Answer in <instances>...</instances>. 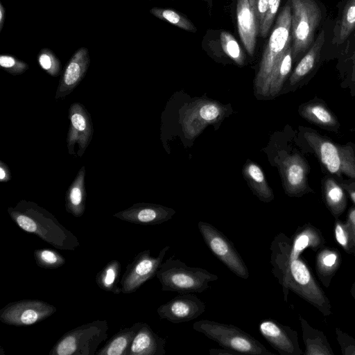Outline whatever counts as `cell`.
Here are the masks:
<instances>
[{
	"label": "cell",
	"instance_id": "cell-32",
	"mask_svg": "<svg viewBox=\"0 0 355 355\" xmlns=\"http://www.w3.org/2000/svg\"><path fill=\"white\" fill-rule=\"evenodd\" d=\"M355 28V0H348L343 10L334 42L343 44Z\"/></svg>",
	"mask_w": 355,
	"mask_h": 355
},
{
	"label": "cell",
	"instance_id": "cell-30",
	"mask_svg": "<svg viewBox=\"0 0 355 355\" xmlns=\"http://www.w3.org/2000/svg\"><path fill=\"white\" fill-rule=\"evenodd\" d=\"M120 272V262L116 259L111 260L96 274V283L103 291L120 294L121 289L118 286Z\"/></svg>",
	"mask_w": 355,
	"mask_h": 355
},
{
	"label": "cell",
	"instance_id": "cell-21",
	"mask_svg": "<svg viewBox=\"0 0 355 355\" xmlns=\"http://www.w3.org/2000/svg\"><path fill=\"white\" fill-rule=\"evenodd\" d=\"M316 252L315 270L318 277L326 288H329L340 266L341 254L336 248L325 245Z\"/></svg>",
	"mask_w": 355,
	"mask_h": 355
},
{
	"label": "cell",
	"instance_id": "cell-31",
	"mask_svg": "<svg viewBox=\"0 0 355 355\" xmlns=\"http://www.w3.org/2000/svg\"><path fill=\"white\" fill-rule=\"evenodd\" d=\"M300 115L305 119L324 127L338 125V121L334 114L323 104L308 103L300 109Z\"/></svg>",
	"mask_w": 355,
	"mask_h": 355
},
{
	"label": "cell",
	"instance_id": "cell-6",
	"mask_svg": "<svg viewBox=\"0 0 355 355\" xmlns=\"http://www.w3.org/2000/svg\"><path fill=\"white\" fill-rule=\"evenodd\" d=\"M107 320H94L64 333L53 345L49 355H94L107 338Z\"/></svg>",
	"mask_w": 355,
	"mask_h": 355
},
{
	"label": "cell",
	"instance_id": "cell-42",
	"mask_svg": "<svg viewBox=\"0 0 355 355\" xmlns=\"http://www.w3.org/2000/svg\"><path fill=\"white\" fill-rule=\"evenodd\" d=\"M270 0H257V11L260 26L268 9Z\"/></svg>",
	"mask_w": 355,
	"mask_h": 355
},
{
	"label": "cell",
	"instance_id": "cell-9",
	"mask_svg": "<svg viewBox=\"0 0 355 355\" xmlns=\"http://www.w3.org/2000/svg\"><path fill=\"white\" fill-rule=\"evenodd\" d=\"M198 228L209 249L231 272L241 279L249 278L247 265L234 243L222 232L204 221L198 223Z\"/></svg>",
	"mask_w": 355,
	"mask_h": 355
},
{
	"label": "cell",
	"instance_id": "cell-43",
	"mask_svg": "<svg viewBox=\"0 0 355 355\" xmlns=\"http://www.w3.org/2000/svg\"><path fill=\"white\" fill-rule=\"evenodd\" d=\"M11 179V173L8 166L0 162V182H6Z\"/></svg>",
	"mask_w": 355,
	"mask_h": 355
},
{
	"label": "cell",
	"instance_id": "cell-29",
	"mask_svg": "<svg viewBox=\"0 0 355 355\" xmlns=\"http://www.w3.org/2000/svg\"><path fill=\"white\" fill-rule=\"evenodd\" d=\"M323 194L327 207L335 218H338L347 207V197L343 187L334 179L327 178L323 184Z\"/></svg>",
	"mask_w": 355,
	"mask_h": 355
},
{
	"label": "cell",
	"instance_id": "cell-19",
	"mask_svg": "<svg viewBox=\"0 0 355 355\" xmlns=\"http://www.w3.org/2000/svg\"><path fill=\"white\" fill-rule=\"evenodd\" d=\"M284 187L290 196H300L309 191L307 184L308 166L298 154L285 157L281 163Z\"/></svg>",
	"mask_w": 355,
	"mask_h": 355
},
{
	"label": "cell",
	"instance_id": "cell-27",
	"mask_svg": "<svg viewBox=\"0 0 355 355\" xmlns=\"http://www.w3.org/2000/svg\"><path fill=\"white\" fill-rule=\"evenodd\" d=\"M292 46H289L277 62L268 80L265 97H274L282 89L291 72L293 62Z\"/></svg>",
	"mask_w": 355,
	"mask_h": 355
},
{
	"label": "cell",
	"instance_id": "cell-10",
	"mask_svg": "<svg viewBox=\"0 0 355 355\" xmlns=\"http://www.w3.org/2000/svg\"><path fill=\"white\" fill-rule=\"evenodd\" d=\"M169 249V245L164 246L155 257L151 255L150 250L138 253L127 265L120 281L121 293L129 294L135 292L145 282L156 276Z\"/></svg>",
	"mask_w": 355,
	"mask_h": 355
},
{
	"label": "cell",
	"instance_id": "cell-46",
	"mask_svg": "<svg viewBox=\"0 0 355 355\" xmlns=\"http://www.w3.org/2000/svg\"><path fill=\"white\" fill-rule=\"evenodd\" d=\"M343 187H345V189L349 193L352 201L355 205V188L354 187H349V186H345H345L343 185Z\"/></svg>",
	"mask_w": 355,
	"mask_h": 355
},
{
	"label": "cell",
	"instance_id": "cell-48",
	"mask_svg": "<svg viewBox=\"0 0 355 355\" xmlns=\"http://www.w3.org/2000/svg\"><path fill=\"white\" fill-rule=\"evenodd\" d=\"M350 293L355 300V282L352 285Z\"/></svg>",
	"mask_w": 355,
	"mask_h": 355
},
{
	"label": "cell",
	"instance_id": "cell-3",
	"mask_svg": "<svg viewBox=\"0 0 355 355\" xmlns=\"http://www.w3.org/2000/svg\"><path fill=\"white\" fill-rule=\"evenodd\" d=\"M156 277L163 291L180 293H200L210 286L218 277L206 269L187 266L173 256L162 263Z\"/></svg>",
	"mask_w": 355,
	"mask_h": 355
},
{
	"label": "cell",
	"instance_id": "cell-2",
	"mask_svg": "<svg viewBox=\"0 0 355 355\" xmlns=\"http://www.w3.org/2000/svg\"><path fill=\"white\" fill-rule=\"evenodd\" d=\"M9 216L22 230L33 234L54 248L75 250L80 246L78 238L63 226L51 212L35 202L20 200L8 209Z\"/></svg>",
	"mask_w": 355,
	"mask_h": 355
},
{
	"label": "cell",
	"instance_id": "cell-13",
	"mask_svg": "<svg viewBox=\"0 0 355 355\" xmlns=\"http://www.w3.org/2000/svg\"><path fill=\"white\" fill-rule=\"evenodd\" d=\"M261 336L280 355L303 354L298 342L297 332L273 319H263L259 324Z\"/></svg>",
	"mask_w": 355,
	"mask_h": 355
},
{
	"label": "cell",
	"instance_id": "cell-47",
	"mask_svg": "<svg viewBox=\"0 0 355 355\" xmlns=\"http://www.w3.org/2000/svg\"><path fill=\"white\" fill-rule=\"evenodd\" d=\"M354 38H355V35H354ZM352 63H353V65H352V80L355 83V49H354V54L352 55Z\"/></svg>",
	"mask_w": 355,
	"mask_h": 355
},
{
	"label": "cell",
	"instance_id": "cell-7",
	"mask_svg": "<svg viewBox=\"0 0 355 355\" xmlns=\"http://www.w3.org/2000/svg\"><path fill=\"white\" fill-rule=\"evenodd\" d=\"M291 8L293 57L309 50L322 19V12L314 0H288Z\"/></svg>",
	"mask_w": 355,
	"mask_h": 355
},
{
	"label": "cell",
	"instance_id": "cell-39",
	"mask_svg": "<svg viewBox=\"0 0 355 355\" xmlns=\"http://www.w3.org/2000/svg\"><path fill=\"white\" fill-rule=\"evenodd\" d=\"M281 0H270L268 9L260 26L259 34L266 37L278 11Z\"/></svg>",
	"mask_w": 355,
	"mask_h": 355
},
{
	"label": "cell",
	"instance_id": "cell-35",
	"mask_svg": "<svg viewBox=\"0 0 355 355\" xmlns=\"http://www.w3.org/2000/svg\"><path fill=\"white\" fill-rule=\"evenodd\" d=\"M222 49L225 53L239 65H243L245 56L236 39L228 32L223 31L220 35Z\"/></svg>",
	"mask_w": 355,
	"mask_h": 355
},
{
	"label": "cell",
	"instance_id": "cell-44",
	"mask_svg": "<svg viewBox=\"0 0 355 355\" xmlns=\"http://www.w3.org/2000/svg\"><path fill=\"white\" fill-rule=\"evenodd\" d=\"M210 355H234L238 354L239 353L223 347V349H210L209 351Z\"/></svg>",
	"mask_w": 355,
	"mask_h": 355
},
{
	"label": "cell",
	"instance_id": "cell-17",
	"mask_svg": "<svg viewBox=\"0 0 355 355\" xmlns=\"http://www.w3.org/2000/svg\"><path fill=\"white\" fill-rule=\"evenodd\" d=\"M236 19L240 39L248 54L252 56L260 31L257 0H237Z\"/></svg>",
	"mask_w": 355,
	"mask_h": 355
},
{
	"label": "cell",
	"instance_id": "cell-26",
	"mask_svg": "<svg viewBox=\"0 0 355 355\" xmlns=\"http://www.w3.org/2000/svg\"><path fill=\"white\" fill-rule=\"evenodd\" d=\"M243 173L251 190L261 201L269 202L274 199L272 190L258 164L254 162L246 164L243 167Z\"/></svg>",
	"mask_w": 355,
	"mask_h": 355
},
{
	"label": "cell",
	"instance_id": "cell-20",
	"mask_svg": "<svg viewBox=\"0 0 355 355\" xmlns=\"http://www.w3.org/2000/svg\"><path fill=\"white\" fill-rule=\"evenodd\" d=\"M166 340L145 322L138 330L128 355H164Z\"/></svg>",
	"mask_w": 355,
	"mask_h": 355
},
{
	"label": "cell",
	"instance_id": "cell-23",
	"mask_svg": "<svg viewBox=\"0 0 355 355\" xmlns=\"http://www.w3.org/2000/svg\"><path fill=\"white\" fill-rule=\"evenodd\" d=\"M302 331V339L305 346V355H334V352L324 334L311 326L299 315Z\"/></svg>",
	"mask_w": 355,
	"mask_h": 355
},
{
	"label": "cell",
	"instance_id": "cell-4",
	"mask_svg": "<svg viewBox=\"0 0 355 355\" xmlns=\"http://www.w3.org/2000/svg\"><path fill=\"white\" fill-rule=\"evenodd\" d=\"M291 8L288 1L279 14L260 62L254 80L257 95L265 97L270 74L280 57L291 45Z\"/></svg>",
	"mask_w": 355,
	"mask_h": 355
},
{
	"label": "cell",
	"instance_id": "cell-18",
	"mask_svg": "<svg viewBox=\"0 0 355 355\" xmlns=\"http://www.w3.org/2000/svg\"><path fill=\"white\" fill-rule=\"evenodd\" d=\"M90 63L88 49H78L71 56L61 76L55 93V99H63L84 78Z\"/></svg>",
	"mask_w": 355,
	"mask_h": 355
},
{
	"label": "cell",
	"instance_id": "cell-38",
	"mask_svg": "<svg viewBox=\"0 0 355 355\" xmlns=\"http://www.w3.org/2000/svg\"><path fill=\"white\" fill-rule=\"evenodd\" d=\"M0 66L7 72L12 75H19L28 69V65L12 55H1Z\"/></svg>",
	"mask_w": 355,
	"mask_h": 355
},
{
	"label": "cell",
	"instance_id": "cell-40",
	"mask_svg": "<svg viewBox=\"0 0 355 355\" xmlns=\"http://www.w3.org/2000/svg\"><path fill=\"white\" fill-rule=\"evenodd\" d=\"M335 331L342 354L355 355V338L338 327L335 329Z\"/></svg>",
	"mask_w": 355,
	"mask_h": 355
},
{
	"label": "cell",
	"instance_id": "cell-36",
	"mask_svg": "<svg viewBox=\"0 0 355 355\" xmlns=\"http://www.w3.org/2000/svg\"><path fill=\"white\" fill-rule=\"evenodd\" d=\"M37 62L43 70L52 76L60 73L61 64L54 53L49 49H41L37 55Z\"/></svg>",
	"mask_w": 355,
	"mask_h": 355
},
{
	"label": "cell",
	"instance_id": "cell-45",
	"mask_svg": "<svg viewBox=\"0 0 355 355\" xmlns=\"http://www.w3.org/2000/svg\"><path fill=\"white\" fill-rule=\"evenodd\" d=\"M6 11L1 2H0V32L1 31L5 21Z\"/></svg>",
	"mask_w": 355,
	"mask_h": 355
},
{
	"label": "cell",
	"instance_id": "cell-5",
	"mask_svg": "<svg viewBox=\"0 0 355 355\" xmlns=\"http://www.w3.org/2000/svg\"><path fill=\"white\" fill-rule=\"evenodd\" d=\"M193 329L216 342L222 347L239 354L274 355L250 334L233 324L200 320L193 323Z\"/></svg>",
	"mask_w": 355,
	"mask_h": 355
},
{
	"label": "cell",
	"instance_id": "cell-12",
	"mask_svg": "<svg viewBox=\"0 0 355 355\" xmlns=\"http://www.w3.org/2000/svg\"><path fill=\"white\" fill-rule=\"evenodd\" d=\"M69 128L67 137V146L70 155L75 153L77 146V155L83 156L92 139L94 128L89 113L79 103L71 105L69 110Z\"/></svg>",
	"mask_w": 355,
	"mask_h": 355
},
{
	"label": "cell",
	"instance_id": "cell-37",
	"mask_svg": "<svg viewBox=\"0 0 355 355\" xmlns=\"http://www.w3.org/2000/svg\"><path fill=\"white\" fill-rule=\"evenodd\" d=\"M334 232L335 239L338 244L347 254H351L350 234L346 222L336 218Z\"/></svg>",
	"mask_w": 355,
	"mask_h": 355
},
{
	"label": "cell",
	"instance_id": "cell-15",
	"mask_svg": "<svg viewBox=\"0 0 355 355\" xmlns=\"http://www.w3.org/2000/svg\"><path fill=\"white\" fill-rule=\"evenodd\" d=\"M224 113V107L218 103L205 100L197 101L183 115L182 123L185 135L196 137L206 125L221 119Z\"/></svg>",
	"mask_w": 355,
	"mask_h": 355
},
{
	"label": "cell",
	"instance_id": "cell-24",
	"mask_svg": "<svg viewBox=\"0 0 355 355\" xmlns=\"http://www.w3.org/2000/svg\"><path fill=\"white\" fill-rule=\"evenodd\" d=\"M142 324L137 322L131 327L120 329L95 355H128L135 336Z\"/></svg>",
	"mask_w": 355,
	"mask_h": 355
},
{
	"label": "cell",
	"instance_id": "cell-1",
	"mask_svg": "<svg viewBox=\"0 0 355 355\" xmlns=\"http://www.w3.org/2000/svg\"><path fill=\"white\" fill-rule=\"evenodd\" d=\"M272 273L282 287L284 300L288 301L291 291L316 308L324 316L331 314L329 298L313 277L305 260L291 254V239L278 233L270 245Z\"/></svg>",
	"mask_w": 355,
	"mask_h": 355
},
{
	"label": "cell",
	"instance_id": "cell-34",
	"mask_svg": "<svg viewBox=\"0 0 355 355\" xmlns=\"http://www.w3.org/2000/svg\"><path fill=\"white\" fill-rule=\"evenodd\" d=\"M37 266L46 269H55L65 263V259L57 250L51 248H40L33 252Z\"/></svg>",
	"mask_w": 355,
	"mask_h": 355
},
{
	"label": "cell",
	"instance_id": "cell-25",
	"mask_svg": "<svg viewBox=\"0 0 355 355\" xmlns=\"http://www.w3.org/2000/svg\"><path fill=\"white\" fill-rule=\"evenodd\" d=\"M85 168L83 166L66 192V211L77 218L82 216L85 210Z\"/></svg>",
	"mask_w": 355,
	"mask_h": 355
},
{
	"label": "cell",
	"instance_id": "cell-33",
	"mask_svg": "<svg viewBox=\"0 0 355 355\" xmlns=\"http://www.w3.org/2000/svg\"><path fill=\"white\" fill-rule=\"evenodd\" d=\"M150 12L156 17L166 21L178 28L191 32L196 31V28L192 22L176 10L154 7L150 10Z\"/></svg>",
	"mask_w": 355,
	"mask_h": 355
},
{
	"label": "cell",
	"instance_id": "cell-8",
	"mask_svg": "<svg viewBox=\"0 0 355 355\" xmlns=\"http://www.w3.org/2000/svg\"><path fill=\"white\" fill-rule=\"evenodd\" d=\"M304 137L329 173L355 180V154L350 146L336 145L314 132H306Z\"/></svg>",
	"mask_w": 355,
	"mask_h": 355
},
{
	"label": "cell",
	"instance_id": "cell-14",
	"mask_svg": "<svg viewBox=\"0 0 355 355\" xmlns=\"http://www.w3.org/2000/svg\"><path fill=\"white\" fill-rule=\"evenodd\" d=\"M205 304L192 293H182L160 305L157 313L161 319L172 323H182L199 317L205 310Z\"/></svg>",
	"mask_w": 355,
	"mask_h": 355
},
{
	"label": "cell",
	"instance_id": "cell-28",
	"mask_svg": "<svg viewBox=\"0 0 355 355\" xmlns=\"http://www.w3.org/2000/svg\"><path fill=\"white\" fill-rule=\"evenodd\" d=\"M324 40V31L322 30L318 35L315 42L295 68L289 78L290 85H295L313 69L320 57Z\"/></svg>",
	"mask_w": 355,
	"mask_h": 355
},
{
	"label": "cell",
	"instance_id": "cell-22",
	"mask_svg": "<svg viewBox=\"0 0 355 355\" xmlns=\"http://www.w3.org/2000/svg\"><path fill=\"white\" fill-rule=\"evenodd\" d=\"M291 239L292 252L297 255L307 248L317 251L325 244L321 231L310 223L298 227Z\"/></svg>",
	"mask_w": 355,
	"mask_h": 355
},
{
	"label": "cell",
	"instance_id": "cell-11",
	"mask_svg": "<svg viewBox=\"0 0 355 355\" xmlns=\"http://www.w3.org/2000/svg\"><path fill=\"white\" fill-rule=\"evenodd\" d=\"M57 309L40 300H21L10 302L0 310V320L15 327L29 326L48 318Z\"/></svg>",
	"mask_w": 355,
	"mask_h": 355
},
{
	"label": "cell",
	"instance_id": "cell-41",
	"mask_svg": "<svg viewBox=\"0 0 355 355\" xmlns=\"http://www.w3.org/2000/svg\"><path fill=\"white\" fill-rule=\"evenodd\" d=\"M345 222L350 234L351 254L355 255V207L348 211Z\"/></svg>",
	"mask_w": 355,
	"mask_h": 355
},
{
	"label": "cell",
	"instance_id": "cell-16",
	"mask_svg": "<svg viewBox=\"0 0 355 355\" xmlns=\"http://www.w3.org/2000/svg\"><path fill=\"white\" fill-rule=\"evenodd\" d=\"M175 211L170 207L153 203H136L113 216L121 220L144 225H159L172 218Z\"/></svg>",
	"mask_w": 355,
	"mask_h": 355
}]
</instances>
